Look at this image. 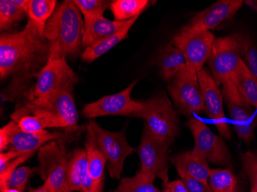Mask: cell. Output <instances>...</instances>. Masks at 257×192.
<instances>
[{
	"label": "cell",
	"mask_w": 257,
	"mask_h": 192,
	"mask_svg": "<svg viewBox=\"0 0 257 192\" xmlns=\"http://www.w3.org/2000/svg\"><path fill=\"white\" fill-rule=\"evenodd\" d=\"M85 150L87 158L89 175L94 183L95 192H103L104 171L107 160L96 142V138L89 124L86 125Z\"/></svg>",
	"instance_id": "22"
},
{
	"label": "cell",
	"mask_w": 257,
	"mask_h": 192,
	"mask_svg": "<svg viewBox=\"0 0 257 192\" xmlns=\"http://www.w3.org/2000/svg\"><path fill=\"white\" fill-rule=\"evenodd\" d=\"M242 168L249 177L251 189L257 191V151H249L241 154Z\"/></svg>",
	"instance_id": "34"
},
{
	"label": "cell",
	"mask_w": 257,
	"mask_h": 192,
	"mask_svg": "<svg viewBox=\"0 0 257 192\" xmlns=\"http://www.w3.org/2000/svg\"><path fill=\"white\" fill-rule=\"evenodd\" d=\"M50 46L44 31L29 20L25 28L0 36V79L11 78L4 100L24 99L30 84L48 62Z\"/></svg>",
	"instance_id": "1"
},
{
	"label": "cell",
	"mask_w": 257,
	"mask_h": 192,
	"mask_svg": "<svg viewBox=\"0 0 257 192\" xmlns=\"http://www.w3.org/2000/svg\"><path fill=\"white\" fill-rule=\"evenodd\" d=\"M209 184L213 192H239L237 177L230 168L212 169Z\"/></svg>",
	"instance_id": "27"
},
{
	"label": "cell",
	"mask_w": 257,
	"mask_h": 192,
	"mask_svg": "<svg viewBox=\"0 0 257 192\" xmlns=\"http://www.w3.org/2000/svg\"><path fill=\"white\" fill-rule=\"evenodd\" d=\"M29 192H53L51 190V189L50 187H47L46 184H43V185L40 186V187H37V188H33V187H30L29 189Z\"/></svg>",
	"instance_id": "41"
},
{
	"label": "cell",
	"mask_w": 257,
	"mask_h": 192,
	"mask_svg": "<svg viewBox=\"0 0 257 192\" xmlns=\"http://www.w3.org/2000/svg\"><path fill=\"white\" fill-rule=\"evenodd\" d=\"M73 92V88H67L55 91L44 97L23 100L41 107L59 117L65 125L63 131L66 138H72L79 132V115Z\"/></svg>",
	"instance_id": "13"
},
{
	"label": "cell",
	"mask_w": 257,
	"mask_h": 192,
	"mask_svg": "<svg viewBox=\"0 0 257 192\" xmlns=\"http://www.w3.org/2000/svg\"><path fill=\"white\" fill-rule=\"evenodd\" d=\"M198 79L203 92L205 111L217 128L219 133L225 138L229 139L230 129L225 115L223 109L224 99L222 92L219 90V85L206 68H203L198 72Z\"/></svg>",
	"instance_id": "15"
},
{
	"label": "cell",
	"mask_w": 257,
	"mask_h": 192,
	"mask_svg": "<svg viewBox=\"0 0 257 192\" xmlns=\"http://www.w3.org/2000/svg\"><path fill=\"white\" fill-rule=\"evenodd\" d=\"M170 161L176 167L179 175L190 176L203 182L209 183L212 169L208 161L194 148L175 155L170 158Z\"/></svg>",
	"instance_id": "20"
},
{
	"label": "cell",
	"mask_w": 257,
	"mask_h": 192,
	"mask_svg": "<svg viewBox=\"0 0 257 192\" xmlns=\"http://www.w3.org/2000/svg\"><path fill=\"white\" fill-rule=\"evenodd\" d=\"M163 192H190L182 180H175L163 184Z\"/></svg>",
	"instance_id": "37"
},
{
	"label": "cell",
	"mask_w": 257,
	"mask_h": 192,
	"mask_svg": "<svg viewBox=\"0 0 257 192\" xmlns=\"http://www.w3.org/2000/svg\"><path fill=\"white\" fill-rule=\"evenodd\" d=\"M35 173L38 174L37 167H31L29 166L17 167V169L12 173L6 185L0 188V190L10 187L17 189L21 192H25L27 183Z\"/></svg>",
	"instance_id": "31"
},
{
	"label": "cell",
	"mask_w": 257,
	"mask_h": 192,
	"mask_svg": "<svg viewBox=\"0 0 257 192\" xmlns=\"http://www.w3.org/2000/svg\"><path fill=\"white\" fill-rule=\"evenodd\" d=\"M13 4H15L19 8L24 10L26 13H28L29 7H30V0H11Z\"/></svg>",
	"instance_id": "40"
},
{
	"label": "cell",
	"mask_w": 257,
	"mask_h": 192,
	"mask_svg": "<svg viewBox=\"0 0 257 192\" xmlns=\"http://www.w3.org/2000/svg\"><path fill=\"white\" fill-rule=\"evenodd\" d=\"M9 149V128L7 125L0 129V151Z\"/></svg>",
	"instance_id": "38"
},
{
	"label": "cell",
	"mask_w": 257,
	"mask_h": 192,
	"mask_svg": "<svg viewBox=\"0 0 257 192\" xmlns=\"http://www.w3.org/2000/svg\"><path fill=\"white\" fill-rule=\"evenodd\" d=\"M56 0H30L27 13L29 20L36 23L40 30L44 31L46 23L56 10Z\"/></svg>",
	"instance_id": "29"
},
{
	"label": "cell",
	"mask_w": 257,
	"mask_h": 192,
	"mask_svg": "<svg viewBox=\"0 0 257 192\" xmlns=\"http://www.w3.org/2000/svg\"><path fill=\"white\" fill-rule=\"evenodd\" d=\"M222 94L238 138L249 144L254 138L257 120L251 105L245 100L232 79L222 83Z\"/></svg>",
	"instance_id": "11"
},
{
	"label": "cell",
	"mask_w": 257,
	"mask_h": 192,
	"mask_svg": "<svg viewBox=\"0 0 257 192\" xmlns=\"http://www.w3.org/2000/svg\"><path fill=\"white\" fill-rule=\"evenodd\" d=\"M243 4L242 0H219L211 7L198 13L179 32L190 35L215 30L221 23L234 17Z\"/></svg>",
	"instance_id": "16"
},
{
	"label": "cell",
	"mask_w": 257,
	"mask_h": 192,
	"mask_svg": "<svg viewBox=\"0 0 257 192\" xmlns=\"http://www.w3.org/2000/svg\"><path fill=\"white\" fill-rule=\"evenodd\" d=\"M88 124L93 131L99 148L107 160L109 175L113 179L120 178L125 160L135 150L128 144L125 131L104 129L93 119L89 120Z\"/></svg>",
	"instance_id": "8"
},
{
	"label": "cell",
	"mask_w": 257,
	"mask_h": 192,
	"mask_svg": "<svg viewBox=\"0 0 257 192\" xmlns=\"http://www.w3.org/2000/svg\"><path fill=\"white\" fill-rule=\"evenodd\" d=\"M250 192H257L256 190H253V189H251Z\"/></svg>",
	"instance_id": "44"
},
{
	"label": "cell",
	"mask_w": 257,
	"mask_h": 192,
	"mask_svg": "<svg viewBox=\"0 0 257 192\" xmlns=\"http://www.w3.org/2000/svg\"><path fill=\"white\" fill-rule=\"evenodd\" d=\"M22 153L18 151H14V150H9V151L1 152L0 154V167L5 165L6 164L14 159L18 156L21 155Z\"/></svg>",
	"instance_id": "39"
},
{
	"label": "cell",
	"mask_w": 257,
	"mask_h": 192,
	"mask_svg": "<svg viewBox=\"0 0 257 192\" xmlns=\"http://www.w3.org/2000/svg\"><path fill=\"white\" fill-rule=\"evenodd\" d=\"M7 125L9 128V150H14L22 154L36 152L50 141L66 138L65 134L50 132L47 130L37 133L25 132L13 120Z\"/></svg>",
	"instance_id": "18"
},
{
	"label": "cell",
	"mask_w": 257,
	"mask_h": 192,
	"mask_svg": "<svg viewBox=\"0 0 257 192\" xmlns=\"http://www.w3.org/2000/svg\"><path fill=\"white\" fill-rule=\"evenodd\" d=\"M64 139L50 141L38 150V174L53 192H70L69 154Z\"/></svg>",
	"instance_id": "3"
},
{
	"label": "cell",
	"mask_w": 257,
	"mask_h": 192,
	"mask_svg": "<svg viewBox=\"0 0 257 192\" xmlns=\"http://www.w3.org/2000/svg\"><path fill=\"white\" fill-rule=\"evenodd\" d=\"M187 126L193 134L194 149L208 163L226 167L232 165V158L227 146L204 122L193 117L187 122Z\"/></svg>",
	"instance_id": "12"
},
{
	"label": "cell",
	"mask_w": 257,
	"mask_h": 192,
	"mask_svg": "<svg viewBox=\"0 0 257 192\" xmlns=\"http://www.w3.org/2000/svg\"><path fill=\"white\" fill-rule=\"evenodd\" d=\"M244 4H246V5L249 6L251 8L253 9V10L256 12L257 14V1H253V0H251V1H245Z\"/></svg>",
	"instance_id": "42"
},
{
	"label": "cell",
	"mask_w": 257,
	"mask_h": 192,
	"mask_svg": "<svg viewBox=\"0 0 257 192\" xmlns=\"http://www.w3.org/2000/svg\"><path fill=\"white\" fill-rule=\"evenodd\" d=\"M0 192H21L20 190H17L15 188H10V187H7V188L4 189V190H0Z\"/></svg>",
	"instance_id": "43"
},
{
	"label": "cell",
	"mask_w": 257,
	"mask_h": 192,
	"mask_svg": "<svg viewBox=\"0 0 257 192\" xmlns=\"http://www.w3.org/2000/svg\"><path fill=\"white\" fill-rule=\"evenodd\" d=\"M171 145L150 133L144 127L141 141L137 151L140 160V171L163 184L169 182L168 153Z\"/></svg>",
	"instance_id": "9"
},
{
	"label": "cell",
	"mask_w": 257,
	"mask_h": 192,
	"mask_svg": "<svg viewBox=\"0 0 257 192\" xmlns=\"http://www.w3.org/2000/svg\"><path fill=\"white\" fill-rule=\"evenodd\" d=\"M242 60L257 79V46L249 36L245 34Z\"/></svg>",
	"instance_id": "33"
},
{
	"label": "cell",
	"mask_w": 257,
	"mask_h": 192,
	"mask_svg": "<svg viewBox=\"0 0 257 192\" xmlns=\"http://www.w3.org/2000/svg\"><path fill=\"white\" fill-rule=\"evenodd\" d=\"M150 3L148 0H115L111 3L109 10L116 21H128L140 17Z\"/></svg>",
	"instance_id": "26"
},
{
	"label": "cell",
	"mask_w": 257,
	"mask_h": 192,
	"mask_svg": "<svg viewBox=\"0 0 257 192\" xmlns=\"http://www.w3.org/2000/svg\"><path fill=\"white\" fill-rule=\"evenodd\" d=\"M84 20L74 1L66 0L55 10L45 27L50 59L76 58L83 46Z\"/></svg>",
	"instance_id": "2"
},
{
	"label": "cell",
	"mask_w": 257,
	"mask_h": 192,
	"mask_svg": "<svg viewBox=\"0 0 257 192\" xmlns=\"http://www.w3.org/2000/svg\"><path fill=\"white\" fill-rule=\"evenodd\" d=\"M27 15L24 10L13 4L11 0L0 1V29L2 31L10 30Z\"/></svg>",
	"instance_id": "30"
},
{
	"label": "cell",
	"mask_w": 257,
	"mask_h": 192,
	"mask_svg": "<svg viewBox=\"0 0 257 192\" xmlns=\"http://www.w3.org/2000/svg\"><path fill=\"white\" fill-rule=\"evenodd\" d=\"M73 1L84 18L103 15L104 12L109 8L112 3L109 1H103V0H73Z\"/></svg>",
	"instance_id": "32"
},
{
	"label": "cell",
	"mask_w": 257,
	"mask_h": 192,
	"mask_svg": "<svg viewBox=\"0 0 257 192\" xmlns=\"http://www.w3.org/2000/svg\"><path fill=\"white\" fill-rule=\"evenodd\" d=\"M215 40L214 35L210 31L190 35L178 32L171 43L184 55L186 66L198 73L209 60Z\"/></svg>",
	"instance_id": "14"
},
{
	"label": "cell",
	"mask_w": 257,
	"mask_h": 192,
	"mask_svg": "<svg viewBox=\"0 0 257 192\" xmlns=\"http://www.w3.org/2000/svg\"><path fill=\"white\" fill-rule=\"evenodd\" d=\"M139 17H136L132 20H128L119 31L112 35L111 37H108L106 40H102L100 43L91 46V47L86 48L82 54V59L83 61L88 63L95 61L102 55L106 54L107 52L112 50V48L115 47L120 42L128 38L130 30L134 25V23L138 20Z\"/></svg>",
	"instance_id": "24"
},
{
	"label": "cell",
	"mask_w": 257,
	"mask_h": 192,
	"mask_svg": "<svg viewBox=\"0 0 257 192\" xmlns=\"http://www.w3.org/2000/svg\"><path fill=\"white\" fill-rule=\"evenodd\" d=\"M10 118L22 131L28 133H37L50 128L63 129L65 127L61 119L53 112L26 100L20 102Z\"/></svg>",
	"instance_id": "17"
},
{
	"label": "cell",
	"mask_w": 257,
	"mask_h": 192,
	"mask_svg": "<svg viewBox=\"0 0 257 192\" xmlns=\"http://www.w3.org/2000/svg\"><path fill=\"white\" fill-rule=\"evenodd\" d=\"M79 77L64 58L50 59L40 71L34 85L23 99L33 100L44 97L55 91L73 88Z\"/></svg>",
	"instance_id": "7"
},
{
	"label": "cell",
	"mask_w": 257,
	"mask_h": 192,
	"mask_svg": "<svg viewBox=\"0 0 257 192\" xmlns=\"http://www.w3.org/2000/svg\"><path fill=\"white\" fill-rule=\"evenodd\" d=\"M70 192H95L94 183L88 170L86 150L77 148L69 153Z\"/></svg>",
	"instance_id": "19"
},
{
	"label": "cell",
	"mask_w": 257,
	"mask_h": 192,
	"mask_svg": "<svg viewBox=\"0 0 257 192\" xmlns=\"http://www.w3.org/2000/svg\"><path fill=\"white\" fill-rule=\"evenodd\" d=\"M138 80L134 81L124 90L106 95L102 99L85 105L83 115L88 119L109 115L137 117L145 109L146 101H137L131 99V92Z\"/></svg>",
	"instance_id": "10"
},
{
	"label": "cell",
	"mask_w": 257,
	"mask_h": 192,
	"mask_svg": "<svg viewBox=\"0 0 257 192\" xmlns=\"http://www.w3.org/2000/svg\"><path fill=\"white\" fill-rule=\"evenodd\" d=\"M126 22L107 20L103 15L85 17L83 47L86 49L106 40L119 31Z\"/></svg>",
	"instance_id": "21"
},
{
	"label": "cell",
	"mask_w": 257,
	"mask_h": 192,
	"mask_svg": "<svg viewBox=\"0 0 257 192\" xmlns=\"http://www.w3.org/2000/svg\"><path fill=\"white\" fill-rule=\"evenodd\" d=\"M145 109L136 118L146 121L145 126L154 136L172 145L179 131L177 111L167 95L146 101Z\"/></svg>",
	"instance_id": "4"
},
{
	"label": "cell",
	"mask_w": 257,
	"mask_h": 192,
	"mask_svg": "<svg viewBox=\"0 0 257 192\" xmlns=\"http://www.w3.org/2000/svg\"><path fill=\"white\" fill-rule=\"evenodd\" d=\"M36 152L26 153L18 156L14 159L9 161L3 167H0V188H2L7 184L12 173L14 172L20 164L31 158Z\"/></svg>",
	"instance_id": "35"
},
{
	"label": "cell",
	"mask_w": 257,
	"mask_h": 192,
	"mask_svg": "<svg viewBox=\"0 0 257 192\" xmlns=\"http://www.w3.org/2000/svg\"><path fill=\"white\" fill-rule=\"evenodd\" d=\"M154 63L158 67L160 76L167 82L187 66L184 55L172 43L160 48Z\"/></svg>",
	"instance_id": "23"
},
{
	"label": "cell",
	"mask_w": 257,
	"mask_h": 192,
	"mask_svg": "<svg viewBox=\"0 0 257 192\" xmlns=\"http://www.w3.org/2000/svg\"><path fill=\"white\" fill-rule=\"evenodd\" d=\"M231 79L245 100L257 109V79L242 60Z\"/></svg>",
	"instance_id": "25"
},
{
	"label": "cell",
	"mask_w": 257,
	"mask_h": 192,
	"mask_svg": "<svg viewBox=\"0 0 257 192\" xmlns=\"http://www.w3.org/2000/svg\"><path fill=\"white\" fill-rule=\"evenodd\" d=\"M190 192H213L209 183L203 182L190 176H180Z\"/></svg>",
	"instance_id": "36"
},
{
	"label": "cell",
	"mask_w": 257,
	"mask_h": 192,
	"mask_svg": "<svg viewBox=\"0 0 257 192\" xmlns=\"http://www.w3.org/2000/svg\"><path fill=\"white\" fill-rule=\"evenodd\" d=\"M244 34L234 33L216 39L208 60L209 72L218 85L232 78L242 60Z\"/></svg>",
	"instance_id": "5"
},
{
	"label": "cell",
	"mask_w": 257,
	"mask_h": 192,
	"mask_svg": "<svg viewBox=\"0 0 257 192\" xmlns=\"http://www.w3.org/2000/svg\"><path fill=\"white\" fill-rule=\"evenodd\" d=\"M154 180L139 170L134 177H123L112 192H160L154 184Z\"/></svg>",
	"instance_id": "28"
},
{
	"label": "cell",
	"mask_w": 257,
	"mask_h": 192,
	"mask_svg": "<svg viewBox=\"0 0 257 192\" xmlns=\"http://www.w3.org/2000/svg\"><path fill=\"white\" fill-rule=\"evenodd\" d=\"M167 89L174 105L186 116L206 112L198 73L194 69L186 66L169 81Z\"/></svg>",
	"instance_id": "6"
}]
</instances>
